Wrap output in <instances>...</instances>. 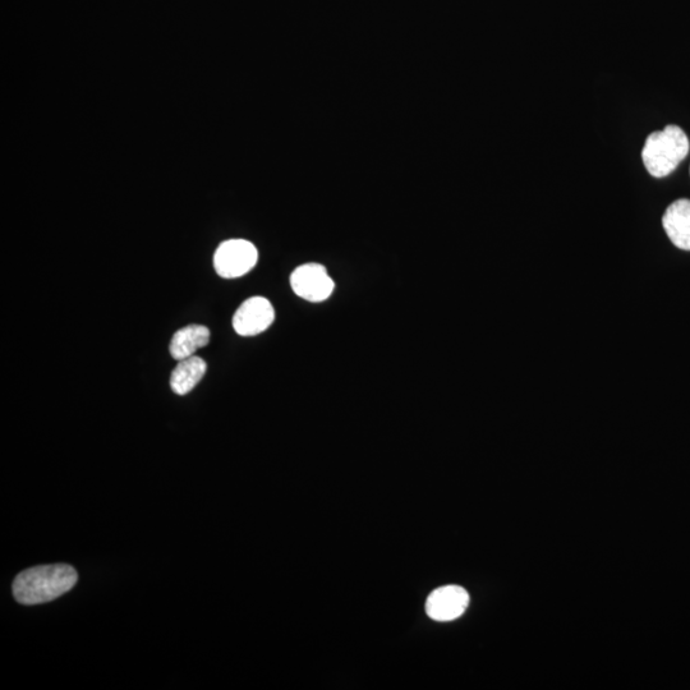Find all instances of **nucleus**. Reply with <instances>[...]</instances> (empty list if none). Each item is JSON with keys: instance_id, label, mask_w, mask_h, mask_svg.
<instances>
[{"instance_id": "nucleus-1", "label": "nucleus", "mask_w": 690, "mask_h": 690, "mask_svg": "<svg viewBox=\"0 0 690 690\" xmlns=\"http://www.w3.org/2000/svg\"><path fill=\"white\" fill-rule=\"evenodd\" d=\"M75 569L66 564L25 570L13 583V596L22 605L45 604L71 591L77 583Z\"/></svg>"}, {"instance_id": "nucleus-2", "label": "nucleus", "mask_w": 690, "mask_h": 690, "mask_svg": "<svg viewBox=\"0 0 690 690\" xmlns=\"http://www.w3.org/2000/svg\"><path fill=\"white\" fill-rule=\"evenodd\" d=\"M689 140L682 128L667 126L651 133L642 150L647 172L655 178L670 176L689 154Z\"/></svg>"}, {"instance_id": "nucleus-3", "label": "nucleus", "mask_w": 690, "mask_h": 690, "mask_svg": "<svg viewBox=\"0 0 690 690\" xmlns=\"http://www.w3.org/2000/svg\"><path fill=\"white\" fill-rule=\"evenodd\" d=\"M257 260L259 252L253 243L245 239H229L216 250L214 268L224 279H237L250 273Z\"/></svg>"}, {"instance_id": "nucleus-4", "label": "nucleus", "mask_w": 690, "mask_h": 690, "mask_svg": "<svg viewBox=\"0 0 690 690\" xmlns=\"http://www.w3.org/2000/svg\"><path fill=\"white\" fill-rule=\"evenodd\" d=\"M291 287L299 298L307 302L319 303L330 298L335 289L334 280L328 270L320 264L298 266L291 275Z\"/></svg>"}, {"instance_id": "nucleus-5", "label": "nucleus", "mask_w": 690, "mask_h": 690, "mask_svg": "<svg viewBox=\"0 0 690 690\" xmlns=\"http://www.w3.org/2000/svg\"><path fill=\"white\" fill-rule=\"evenodd\" d=\"M275 310L269 299L252 297L238 307L233 328L241 337H256L274 324Z\"/></svg>"}, {"instance_id": "nucleus-6", "label": "nucleus", "mask_w": 690, "mask_h": 690, "mask_svg": "<svg viewBox=\"0 0 690 690\" xmlns=\"http://www.w3.org/2000/svg\"><path fill=\"white\" fill-rule=\"evenodd\" d=\"M469 605V595L459 586L437 588L426 601V613L435 621H453L460 618Z\"/></svg>"}, {"instance_id": "nucleus-7", "label": "nucleus", "mask_w": 690, "mask_h": 690, "mask_svg": "<svg viewBox=\"0 0 690 690\" xmlns=\"http://www.w3.org/2000/svg\"><path fill=\"white\" fill-rule=\"evenodd\" d=\"M662 225L674 246L690 251V200L680 199L667 207Z\"/></svg>"}, {"instance_id": "nucleus-8", "label": "nucleus", "mask_w": 690, "mask_h": 690, "mask_svg": "<svg viewBox=\"0 0 690 690\" xmlns=\"http://www.w3.org/2000/svg\"><path fill=\"white\" fill-rule=\"evenodd\" d=\"M210 342V330L204 325H187L178 330L170 342L169 352L176 361L195 356L199 349Z\"/></svg>"}, {"instance_id": "nucleus-9", "label": "nucleus", "mask_w": 690, "mask_h": 690, "mask_svg": "<svg viewBox=\"0 0 690 690\" xmlns=\"http://www.w3.org/2000/svg\"><path fill=\"white\" fill-rule=\"evenodd\" d=\"M207 370L206 362L202 358L192 356L186 360L178 361L170 376V386L174 393L186 395L200 383Z\"/></svg>"}]
</instances>
